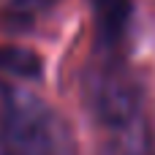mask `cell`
<instances>
[{
	"label": "cell",
	"instance_id": "8992f818",
	"mask_svg": "<svg viewBox=\"0 0 155 155\" xmlns=\"http://www.w3.org/2000/svg\"><path fill=\"white\" fill-rule=\"evenodd\" d=\"M147 155H155V128L147 131Z\"/></svg>",
	"mask_w": 155,
	"mask_h": 155
},
{
	"label": "cell",
	"instance_id": "6da1fadb",
	"mask_svg": "<svg viewBox=\"0 0 155 155\" xmlns=\"http://www.w3.org/2000/svg\"><path fill=\"white\" fill-rule=\"evenodd\" d=\"M0 134L11 155H79L68 120L25 87L0 84Z\"/></svg>",
	"mask_w": 155,
	"mask_h": 155
},
{
	"label": "cell",
	"instance_id": "277c9868",
	"mask_svg": "<svg viewBox=\"0 0 155 155\" xmlns=\"http://www.w3.org/2000/svg\"><path fill=\"white\" fill-rule=\"evenodd\" d=\"M0 71L16 74V76H38L41 63L27 49H0Z\"/></svg>",
	"mask_w": 155,
	"mask_h": 155
},
{
	"label": "cell",
	"instance_id": "7a4b0ae2",
	"mask_svg": "<svg viewBox=\"0 0 155 155\" xmlns=\"http://www.w3.org/2000/svg\"><path fill=\"white\" fill-rule=\"evenodd\" d=\"M90 112L112 134L142 125V90L120 63L93 65L84 82Z\"/></svg>",
	"mask_w": 155,
	"mask_h": 155
},
{
	"label": "cell",
	"instance_id": "52a82bcc",
	"mask_svg": "<svg viewBox=\"0 0 155 155\" xmlns=\"http://www.w3.org/2000/svg\"><path fill=\"white\" fill-rule=\"evenodd\" d=\"M0 155H11L8 144H5V139H3V134H0Z\"/></svg>",
	"mask_w": 155,
	"mask_h": 155
},
{
	"label": "cell",
	"instance_id": "5b68a950",
	"mask_svg": "<svg viewBox=\"0 0 155 155\" xmlns=\"http://www.w3.org/2000/svg\"><path fill=\"white\" fill-rule=\"evenodd\" d=\"M52 5H57V0H8V14L16 19H35Z\"/></svg>",
	"mask_w": 155,
	"mask_h": 155
},
{
	"label": "cell",
	"instance_id": "3957f363",
	"mask_svg": "<svg viewBox=\"0 0 155 155\" xmlns=\"http://www.w3.org/2000/svg\"><path fill=\"white\" fill-rule=\"evenodd\" d=\"M131 14V0H95V30L98 38L112 44L120 38Z\"/></svg>",
	"mask_w": 155,
	"mask_h": 155
}]
</instances>
